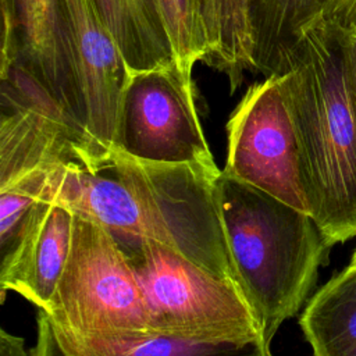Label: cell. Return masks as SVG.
Returning <instances> with one entry per match:
<instances>
[{"instance_id":"d6986e66","label":"cell","mask_w":356,"mask_h":356,"mask_svg":"<svg viewBox=\"0 0 356 356\" xmlns=\"http://www.w3.org/2000/svg\"><path fill=\"white\" fill-rule=\"evenodd\" d=\"M0 356H31L25 348V339L14 335L4 328L0 330Z\"/></svg>"},{"instance_id":"6da1fadb","label":"cell","mask_w":356,"mask_h":356,"mask_svg":"<svg viewBox=\"0 0 356 356\" xmlns=\"http://www.w3.org/2000/svg\"><path fill=\"white\" fill-rule=\"evenodd\" d=\"M278 75L307 211L331 246L356 236V114L337 26L305 28Z\"/></svg>"},{"instance_id":"e0dca14e","label":"cell","mask_w":356,"mask_h":356,"mask_svg":"<svg viewBox=\"0 0 356 356\" xmlns=\"http://www.w3.org/2000/svg\"><path fill=\"white\" fill-rule=\"evenodd\" d=\"M39 197L21 185L0 191V253L6 257L18 241Z\"/></svg>"},{"instance_id":"30bf717a","label":"cell","mask_w":356,"mask_h":356,"mask_svg":"<svg viewBox=\"0 0 356 356\" xmlns=\"http://www.w3.org/2000/svg\"><path fill=\"white\" fill-rule=\"evenodd\" d=\"M8 1L18 33V61L14 67L28 74L75 124L88 146L93 170L100 172L82 127L60 0Z\"/></svg>"},{"instance_id":"277c9868","label":"cell","mask_w":356,"mask_h":356,"mask_svg":"<svg viewBox=\"0 0 356 356\" xmlns=\"http://www.w3.org/2000/svg\"><path fill=\"white\" fill-rule=\"evenodd\" d=\"M142 286L153 334L249 342L263 327L241 289L152 238L115 239Z\"/></svg>"},{"instance_id":"52a82bcc","label":"cell","mask_w":356,"mask_h":356,"mask_svg":"<svg viewBox=\"0 0 356 356\" xmlns=\"http://www.w3.org/2000/svg\"><path fill=\"white\" fill-rule=\"evenodd\" d=\"M224 174L306 213L298 143L278 75L253 82L227 121Z\"/></svg>"},{"instance_id":"8fae6325","label":"cell","mask_w":356,"mask_h":356,"mask_svg":"<svg viewBox=\"0 0 356 356\" xmlns=\"http://www.w3.org/2000/svg\"><path fill=\"white\" fill-rule=\"evenodd\" d=\"M313 356H356V267L337 271L299 317Z\"/></svg>"},{"instance_id":"8992f818","label":"cell","mask_w":356,"mask_h":356,"mask_svg":"<svg viewBox=\"0 0 356 356\" xmlns=\"http://www.w3.org/2000/svg\"><path fill=\"white\" fill-rule=\"evenodd\" d=\"M114 149L145 161L220 170L199 118L195 82L185 78L174 61L129 79Z\"/></svg>"},{"instance_id":"5bb4252c","label":"cell","mask_w":356,"mask_h":356,"mask_svg":"<svg viewBox=\"0 0 356 356\" xmlns=\"http://www.w3.org/2000/svg\"><path fill=\"white\" fill-rule=\"evenodd\" d=\"M317 19L318 0H253L256 74H278L296 38Z\"/></svg>"},{"instance_id":"4fadbf2b","label":"cell","mask_w":356,"mask_h":356,"mask_svg":"<svg viewBox=\"0 0 356 356\" xmlns=\"http://www.w3.org/2000/svg\"><path fill=\"white\" fill-rule=\"evenodd\" d=\"M96 1L121 50L129 79L174 61L153 0Z\"/></svg>"},{"instance_id":"ba28073f","label":"cell","mask_w":356,"mask_h":356,"mask_svg":"<svg viewBox=\"0 0 356 356\" xmlns=\"http://www.w3.org/2000/svg\"><path fill=\"white\" fill-rule=\"evenodd\" d=\"M60 7L82 127L103 172L113 163L127 64L96 0H60Z\"/></svg>"},{"instance_id":"2e32d148","label":"cell","mask_w":356,"mask_h":356,"mask_svg":"<svg viewBox=\"0 0 356 356\" xmlns=\"http://www.w3.org/2000/svg\"><path fill=\"white\" fill-rule=\"evenodd\" d=\"M160 24L181 74L192 78L195 65L206 61L210 40L200 0H153Z\"/></svg>"},{"instance_id":"ac0fdd59","label":"cell","mask_w":356,"mask_h":356,"mask_svg":"<svg viewBox=\"0 0 356 356\" xmlns=\"http://www.w3.org/2000/svg\"><path fill=\"white\" fill-rule=\"evenodd\" d=\"M335 26H337L342 51H343L348 82H349V89H350L355 114H356V22L346 24V25H335Z\"/></svg>"},{"instance_id":"3957f363","label":"cell","mask_w":356,"mask_h":356,"mask_svg":"<svg viewBox=\"0 0 356 356\" xmlns=\"http://www.w3.org/2000/svg\"><path fill=\"white\" fill-rule=\"evenodd\" d=\"M36 320L64 356L154 335L127 254L106 227L81 213L74 216L70 253L53 298Z\"/></svg>"},{"instance_id":"7c38bea8","label":"cell","mask_w":356,"mask_h":356,"mask_svg":"<svg viewBox=\"0 0 356 356\" xmlns=\"http://www.w3.org/2000/svg\"><path fill=\"white\" fill-rule=\"evenodd\" d=\"M210 40L204 61L225 75L232 95L248 74H256L253 0H200Z\"/></svg>"},{"instance_id":"9a60e30c","label":"cell","mask_w":356,"mask_h":356,"mask_svg":"<svg viewBox=\"0 0 356 356\" xmlns=\"http://www.w3.org/2000/svg\"><path fill=\"white\" fill-rule=\"evenodd\" d=\"M36 343L31 356H64L46 327L36 321ZM266 338L249 342H203L154 334L96 348L75 356H273Z\"/></svg>"},{"instance_id":"9c48e42d","label":"cell","mask_w":356,"mask_h":356,"mask_svg":"<svg viewBox=\"0 0 356 356\" xmlns=\"http://www.w3.org/2000/svg\"><path fill=\"white\" fill-rule=\"evenodd\" d=\"M75 213L39 199L18 241L0 261V296L13 291L38 310H46L65 266Z\"/></svg>"},{"instance_id":"ffe728a7","label":"cell","mask_w":356,"mask_h":356,"mask_svg":"<svg viewBox=\"0 0 356 356\" xmlns=\"http://www.w3.org/2000/svg\"><path fill=\"white\" fill-rule=\"evenodd\" d=\"M350 263L356 267V250L353 252V254H352V259H350Z\"/></svg>"},{"instance_id":"7a4b0ae2","label":"cell","mask_w":356,"mask_h":356,"mask_svg":"<svg viewBox=\"0 0 356 356\" xmlns=\"http://www.w3.org/2000/svg\"><path fill=\"white\" fill-rule=\"evenodd\" d=\"M217 203L238 285L271 342L309 300L332 246L309 213L222 171Z\"/></svg>"},{"instance_id":"5b68a950","label":"cell","mask_w":356,"mask_h":356,"mask_svg":"<svg viewBox=\"0 0 356 356\" xmlns=\"http://www.w3.org/2000/svg\"><path fill=\"white\" fill-rule=\"evenodd\" d=\"M107 171L132 192L143 238L159 241L239 288L217 203V179L222 170L145 161L114 149Z\"/></svg>"}]
</instances>
